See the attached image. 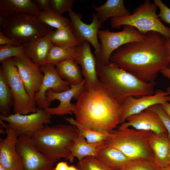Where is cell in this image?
Here are the masks:
<instances>
[{"mask_svg":"<svg viewBox=\"0 0 170 170\" xmlns=\"http://www.w3.org/2000/svg\"><path fill=\"white\" fill-rule=\"evenodd\" d=\"M166 77L170 79V66L160 71Z\"/></svg>","mask_w":170,"mask_h":170,"instance_id":"7bdbcfd3","label":"cell"},{"mask_svg":"<svg viewBox=\"0 0 170 170\" xmlns=\"http://www.w3.org/2000/svg\"><path fill=\"white\" fill-rule=\"evenodd\" d=\"M95 157L105 166L116 170H122L130 160L122 152L107 143Z\"/></svg>","mask_w":170,"mask_h":170,"instance_id":"cb8c5ba5","label":"cell"},{"mask_svg":"<svg viewBox=\"0 0 170 170\" xmlns=\"http://www.w3.org/2000/svg\"><path fill=\"white\" fill-rule=\"evenodd\" d=\"M0 62L1 66L0 70L10 86L14 96V114L26 115L36 112L37 109L36 105L27 94L12 58Z\"/></svg>","mask_w":170,"mask_h":170,"instance_id":"9c48e42d","label":"cell"},{"mask_svg":"<svg viewBox=\"0 0 170 170\" xmlns=\"http://www.w3.org/2000/svg\"><path fill=\"white\" fill-rule=\"evenodd\" d=\"M14 104V98L12 90L0 70V115L7 116L11 115V108L13 107Z\"/></svg>","mask_w":170,"mask_h":170,"instance_id":"83f0119b","label":"cell"},{"mask_svg":"<svg viewBox=\"0 0 170 170\" xmlns=\"http://www.w3.org/2000/svg\"><path fill=\"white\" fill-rule=\"evenodd\" d=\"M92 7L102 23L110 18L123 17L131 14L125 7L123 0H107L101 6L93 5Z\"/></svg>","mask_w":170,"mask_h":170,"instance_id":"d4e9b609","label":"cell"},{"mask_svg":"<svg viewBox=\"0 0 170 170\" xmlns=\"http://www.w3.org/2000/svg\"><path fill=\"white\" fill-rule=\"evenodd\" d=\"M168 166H170V148L168 157Z\"/></svg>","mask_w":170,"mask_h":170,"instance_id":"bcb514c9","label":"cell"},{"mask_svg":"<svg viewBox=\"0 0 170 170\" xmlns=\"http://www.w3.org/2000/svg\"><path fill=\"white\" fill-rule=\"evenodd\" d=\"M0 31L4 35L22 44L45 36L53 29L37 17L21 13L7 18L0 16Z\"/></svg>","mask_w":170,"mask_h":170,"instance_id":"8992f818","label":"cell"},{"mask_svg":"<svg viewBox=\"0 0 170 170\" xmlns=\"http://www.w3.org/2000/svg\"><path fill=\"white\" fill-rule=\"evenodd\" d=\"M68 15L71 22V27L75 35L81 42H88L93 46L95 49L94 56L98 54L100 50L98 40V31L103 26L97 14H92V22L89 24L84 23L82 20V16L79 13L72 10L68 13Z\"/></svg>","mask_w":170,"mask_h":170,"instance_id":"2e32d148","label":"cell"},{"mask_svg":"<svg viewBox=\"0 0 170 170\" xmlns=\"http://www.w3.org/2000/svg\"><path fill=\"white\" fill-rule=\"evenodd\" d=\"M77 48H66L53 45L48 55L47 63L55 66L68 59H74Z\"/></svg>","mask_w":170,"mask_h":170,"instance_id":"4dcf8cb0","label":"cell"},{"mask_svg":"<svg viewBox=\"0 0 170 170\" xmlns=\"http://www.w3.org/2000/svg\"><path fill=\"white\" fill-rule=\"evenodd\" d=\"M164 38L165 47L167 51L168 61L170 66V38L164 37Z\"/></svg>","mask_w":170,"mask_h":170,"instance_id":"60d3db41","label":"cell"},{"mask_svg":"<svg viewBox=\"0 0 170 170\" xmlns=\"http://www.w3.org/2000/svg\"><path fill=\"white\" fill-rule=\"evenodd\" d=\"M34 3L42 11H47L50 9V0H32Z\"/></svg>","mask_w":170,"mask_h":170,"instance_id":"f35d334b","label":"cell"},{"mask_svg":"<svg viewBox=\"0 0 170 170\" xmlns=\"http://www.w3.org/2000/svg\"><path fill=\"white\" fill-rule=\"evenodd\" d=\"M42 23L56 29L71 27V20L62 14L54 12L50 9L41 11L38 17Z\"/></svg>","mask_w":170,"mask_h":170,"instance_id":"f546056e","label":"cell"},{"mask_svg":"<svg viewBox=\"0 0 170 170\" xmlns=\"http://www.w3.org/2000/svg\"><path fill=\"white\" fill-rule=\"evenodd\" d=\"M26 43L16 46L13 45L0 46V62L10 58L20 57L25 54Z\"/></svg>","mask_w":170,"mask_h":170,"instance_id":"836d02e7","label":"cell"},{"mask_svg":"<svg viewBox=\"0 0 170 170\" xmlns=\"http://www.w3.org/2000/svg\"><path fill=\"white\" fill-rule=\"evenodd\" d=\"M149 143L154 154L155 162L159 167L168 166L170 142L167 132L160 133L151 132L149 138Z\"/></svg>","mask_w":170,"mask_h":170,"instance_id":"7402d4cb","label":"cell"},{"mask_svg":"<svg viewBox=\"0 0 170 170\" xmlns=\"http://www.w3.org/2000/svg\"><path fill=\"white\" fill-rule=\"evenodd\" d=\"M161 105L163 109L170 118V103L167 102Z\"/></svg>","mask_w":170,"mask_h":170,"instance_id":"b9f144b4","label":"cell"},{"mask_svg":"<svg viewBox=\"0 0 170 170\" xmlns=\"http://www.w3.org/2000/svg\"><path fill=\"white\" fill-rule=\"evenodd\" d=\"M55 66L61 78L70 86L79 84L84 79L82 78V70L74 59L64 60Z\"/></svg>","mask_w":170,"mask_h":170,"instance_id":"484cf974","label":"cell"},{"mask_svg":"<svg viewBox=\"0 0 170 170\" xmlns=\"http://www.w3.org/2000/svg\"><path fill=\"white\" fill-rule=\"evenodd\" d=\"M0 170H7L0 165Z\"/></svg>","mask_w":170,"mask_h":170,"instance_id":"681fc988","label":"cell"},{"mask_svg":"<svg viewBox=\"0 0 170 170\" xmlns=\"http://www.w3.org/2000/svg\"><path fill=\"white\" fill-rule=\"evenodd\" d=\"M75 1L73 0H50L49 8L52 10L62 14L72 10Z\"/></svg>","mask_w":170,"mask_h":170,"instance_id":"e575fe53","label":"cell"},{"mask_svg":"<svg viewBox=\"0 0 170 170\" xmlns=\"http://www.w3.org/2000/svg\"><path fill=\"white\" fill-rule=\"evenodd\" d=\"M52 116L46 109L37 108L36 112L29 115L11 114L7 116L0 115V120L6 122L9 127L18 132L19 135L31 137L46 125L51 123Z\"/></svg>","mask_w":170,"mask_h":170,"instance_id":"30bf717a","label":"cell"},{"mask_svg":"<svg viewBox=\"0 0 170 170\" xmlns=\"http://www.w3.org/2000/svg\"><path fill=\"white\" fill-rule=\"evenodd\" d=\"M155 161L141 158L130 160L121 170H158Z\"/></svg>","mask_w":170,"mask_h":170,"instance_id":"d6a6232c","label":"cell"},{"mask_svg":"<svg viewBox=\"0 0 170 170\" xmlns=\"http://www.w3.org/2000/svg\"><path fill=\"white\" fill-rule=\"evenodd\" d=\"M109 60L146 83H156L158 73L170 66L164 37L153 31L146 33L143 40L127 43L115 50Z\"/></svg>","mask_w":170,"mask_h":170,"instance_id":"6da1fadb","label":"cell"},{"mask_svg":"<svg viewBox=\"0 0 170 170\" xmlns=\"http://www.w3.org/2000/svg\"><path fill=\"white\" fill-rule=\"evenodd\" d=\"M146 34L128 25L124 26L122 30L119 32L99 30L98 37L100 50L98 54L94 56L96 62L103 65L108 63L111 54L115 50L127 43L143 40Z\"/></svg>","mask_w":170,"mask_h":170,"instance_id":"ba28073f","label":"cell"},{"mask_svg":"<svg viewBox=\"0 0 170 170\" xmlns=\"http://www.w3.org/2000/svg\"><path fill=\"white\" fill-rule=\"evenodd\" d=\"M0 133L3 134V133H6V131H4L3 128H0Z\"/></svg>","mask_w":170,"mask_h":170,"instance_id":"7dc6e473","label":"cell"},{"mask_svg":"<svg viewBox=\"0 0 170 170\" xmlns=\"http://www.w3.org/2000/svg\"><path fill=\"white\" fill-rule=\"evenodd\" d=\"M157 9L154 2L144 0L129 15L111 19V27L119 29L122 26L128 25L143 33L156 31L170 38V28L162 22L156 14Z\"/></svg>","mask_w":170,"mask_h":170,"instance_id":"52a82bcc","label":"cell"},{"mask_svg":"<svg viewBox=\"0 0 170 170\" xmlns=\"http://www.w3.org/2000/svg\"><path fill=\"white\" fill-rule=\"evenodd\" d=\"M158 170H170V166H168L165 167L160 168Z\"/></svg>","mask_w":170,"mask_h":170,"instance_id":"f6af8a7d","label":"cell"},{"mask_svg":"<svg viewBox=\"0 0 170 170\" xmlns=\"http://www.w3.org/2000/svg\"><path fill=\"white\" fill-rule=\"evenodd\" d=\"M41 11L32 0H0V16L4 18L19 13L38 17Z\"/></svg>","mask_w":170,"mask_h":170,"instance_id":"44dd1931","label":"cell"},{"mask_svg":"<svg viewBox=\"0 0 170 170\" xmlns=\"http://www.w3.org/2000/svg\"><path fill=\"white\" fill-rule=\"evenodd\" d=\"M68 166L66 162H61L57 163L55 167L52 168L50 170H67Z\"/></svg>","mask_w":170,"mask_h":170,"instance_id":"ab89813d","label":"cell"},{"mask_svg":"<svg viewBox=\"0 0 170 170\" xmlns=\"http://www.w3.org/2000/svg\"><path fill=\"white\" fill-rule=\"evenodd\" d=\"M167 92L169 95H170V87H168L167 88Z\"/></svg>","mask_w":170,"mask_h":170,"instance_id":"c3c4849f","label":"cell"},{"mask_svg":"<svg viewBox=\"0 0 170 170\" xmlns=\"http://www.w3.org/2000/svg\"><path fill=\"white\" fill-rule=\"evenodd\" d=\"M170 101V95L167 91L157 90L152 95H144L136 98L132 96L128 97L121 105L120 123L124 122L128 116L139 113L150 106L156 104Z\"/></svg>","mask_w":170,"mask_h":170,"instance_id":"e0dca14e","label":"cell"},{"mask_svg":"<svg viewBox=\"0 0 170 170\" xmlns=\"http://www.w3.org/2000/svg\"><path fill=\"white\" fill-rule=\"evenodd\" d=\"M55 65L46 63L40 66L43 73V78L40 89L34 96V100L38 107L46 109L51 103L46 100V94L49 90L59 93L69 89L70 86L59 75Z\"/></svg>","mask_w":170,"mask_h":170,"instance_id":"4fadbf2b","label":"cell"},{"mask_svg":"<svg viewBox=\"0 0 170 170\" xmlns=\"http://www.w3.org/2000/svg\"><path fill=\"white\" fill-rule=\"evenodd\" d=\"M152 132L127 128L113 130L107 144L122 152L129 159L144 158L155 161L149 143Z\"/></svg>","mask_w":170,"mask_h":170,"instance_id":"5b68a950","label":"cell"},{"mask_svg":"<svg viewBox=\"0 0 170 170\" xmlns=\"http://www.w3.org/2000/svg\"><path fill=\"white\" fill-rule=\"evenodd\" d=\"M0 122L6 134L4 139L0 137V165L7 170H24L21 158L16 148L19 135L3 121L0 120Z\"/></svg>","mask_w":170,"mask_h":170,"instance_id":"5bb4252c","label":"cell"},{"mask_svg":"<svg viewBox=\"0 0 170 170\" xmlns=\"http://www.w3.org/2000/svg\"><path fill=\"white\" fill-rule=\"evenodd\" d=\"M121 106L102 87L95 90H85L73 113L81 125L93 131L110 132L120 123Z\"/></svg>","mask_w":170,"mask_h":170,"instance_id":"7a4b0ae2","label":"cell"},{"mask_svg":"<svg viewBox=\"0 0 170 170\" xmlns=\"http://www.w3.org/2000/svg\"><path fill=\"white\" fill-rule=\"evenodd\" d=\"M106 140L95 143H89L85 138L79 134V135L70 150L71 154L68 159L72 163L74 158H77L80 161L88 156H95L99 151L107 144Z\"/></svg>","mask_w":170,"mask_h":170,"instance_id":"603a6c76","label":"cell"},{"mask_svg":"<svg viewBox=\"0 0 170 170\" xmlns=\"http://www.w3.org/2000/svg\"><path fill=\"white\" fill-rule=\"evenodd\" d=\"M50 40L54 45L66 48H77L82 42L75 35L71 27L52 31Z\"/></svg>","mask_w":170,"mask_h":170,"instance_id":"4316f807","label":"cell"},{"mask_svg":"<svg viewBox=\"0 0 170 170\" xmlns=\"http://www.w3.org/2000/svg\"><path fill=\"white\" fill-rule=\"evenodd\" d=\"M22 44L19 41L6 36L1 31H0V45H8L19 46Z\"/></svg>","mask_w":170,"mask_h":170,"instance_id":"74e56055","label":"cell"},{"mask_svg":"<svg viewBox=\"0 0 170 170\" xmlns=\"http://www.w3.org/2000/svg\"><path fill=\"white\" fill-rule=\"evenodd\" d=\"M52 31L26 43L25 54L39 66L46 64L49 53L54 45L50 40Z\"/></svg>","mask_w":170,"mask_h":170,"instance_id":"ffe728a7","label":"cell"},{"mask_svg":"<svg viewBox=\"0 0 170 170\" xmlns=\"http://www.w3.org/2000/svg\"><path fill=\"white\" fill-rule=\"evenodd\" d=\"M66 120L70 124L75 126L79 133L89 143H95L105 141L112 136L109 132H99L92 130L78 123L72 117L67 118Z\"/></svg>","mask_w":170,"mask_h":170,"instance_id":"f1b7e54d","label":"cell"},{"mask_svg":"<svg viewBox=\"0 0 170 170\" xmlns=\"http://www.w3.org/2000/svg\"><path fill=\"white\" fill-rule=\"evenodd\" d=\"M16 148L21 158L24 170H50L55 163L37 149L31 137L19 135Z\"/></svg>","mask_w":170,"mask_h":170,"instance_id":"8fae6325","label":"cell"},{"mask_svg":"<svg viewBox=\"0 0 170 170\" xmlns=\"http://www.w3.org/2000/svg\"><path fill=\"white\" fill-rule=\"evenodd\" d=\"M96 70L104 90L121 105L129 96L137 98L154 94L156 83L142 82L112 63L103 65L96 62Z\"/></svg>","mask_w":170,"mask_h":170,"instance_id":"3957f363","label":"cell"},{"mask_svg":"<svg viewBox=\"0 0 170 170\" xmlns=\"http://www.w3.org/2000/svg\"><path fill=\"white\" fill-rule=\"evenodd\" d=\"M67 170H78L77 167L74 165H71L68 166Z\"/></svg>","mask_w":170,"mask_h":170,"instance_id":"ee69618b","label":"cell"},{"mask_svg":"<svg viewBox=\"0 0 170 170\" xmlns=\"http://www.w3.org/2000/svg\"><path fill=\"white\" fill-rule=\"evenodd\" d=\"M148 109L154 111L161 118L167 133V136L170 142V118L163 109L161 104L152 105Z\"/></svg>","mask_w":170,"mask_h":170,"instance_id":"d590c367","label":"cell"},{"mask_svg":"<svg viewBox=\"0 0 170 170\" xmlns=\"http://www.w3.org/2000/svg\"><path fill=\"white\" fill-rule=\"evenodd\" d=\"M79 134L77 128L71 124L47 125L31 138L37 149L55 162L62 158L68 160L70 148Z\"/></svg>","mask_w":170,"mask_h":170,"instance_id":"277c9868","label":"cell"},{"mask_svg":"<svg viewBox=\"0 0 170 170\" xmlns=\"http://www.w3.org/2000/svg\"><path fill=\"white\" fill-rule=\"evenodd\" d=\"M126 120L127 122L122 123L118 128L132 126L137 130L150 131L156 133L167 132L159 115L148 108L139 113L128 116Z\"/></svg>","mask_w":170,"mask_h":170,"instance_id":"d6986e66","label":"cell"},{"mask_svg":"<svg viewBox=\"0 0 170 170\" xmlns=\"http://www.w3.org/2000/svg\"><path fill=\"white\" fill-rule=\"evenodd\" d=\"M85 79L81 83L75 85L71 86L70 88L67 90L59 93H55L50 89L46 94V100L48 102H51L55 100H58L60 104L57 107L48 108L46 110L51 116H61L65 114H71L75 110L76 104L71 103V101L73 98L78 100L85 90Z\"/></svg>","mask_w":170,"mask_h":170,"instance_id":"ac0fdd59","label":"cell"},{"mask_svg":"<svg viewBox=\"0 0 170 170\" xmlns=\"http://www.w3.org/2000/svg\"><path fill=\"white\" fill-rule=\"evenodd\" d=\"M77 167L78 170H116L105 166L94 156H86L79 161Z\"/></svg>","mask_w":170,"mask_h":170,"instance_id":"1f68e13d","label":"cell"},{"mask_svg":"<svg viewBox=\"0 0 170 170\" xmlns=\"http://www.w3.org/2000/svg\"><path fill=\"white\" fill-rule=\"evenodd\" d=\"M26 91L32 101L38 92L43 78L40 66L35 63L26 55L12 58Z\"/></svg>","mask_w":170,"mask_h":170,"instance_id":"7c38bea8","label":"cell"},{"mask_svg":"<svg viewBox=\"0 0 170 170\" xmlns=\"http://www.w3.org/2000/svg\"><path fill=\"white\" fill-rule=\"evenodd\" d=\"M154 2L159 8L158 16L160 20L170 25V8L161 0H154Z\"/></svg>","mask_w":170,"mask_h":170,"instance_id":"8d00e7d4","label":"cell"},{"mask_svg":"<svg viewBox=\"0 0 170 170\" xmlns=\"http://www.w3.org/2000/svg\"><path fill=\"white\" fill-rule=\"evenodd\" d=\"M74 60L81 67L86 81L85 90H95L101 88L96 72V60L88 42L83 41L77 47Z\"/></svg>","mask_w":170,"mask_h":170,"instance_id":"9a60e30c","label":"cell"}]
</instances>
